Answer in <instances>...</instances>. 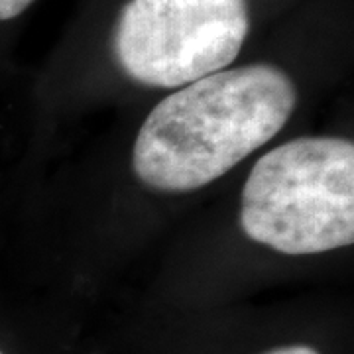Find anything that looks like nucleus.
Returning a JSON list of instances; mask_svg holds the SVG:
<instances>
[{"label":"nucleus","mask_w":354,"mask_h":354,"mask_svg":"<svg viewBox=\"0 0 354 354\" xmlns=\"http://www.w3.org/2000/svg\"><path fill=\"white\" fill-rule=\"evenodd\" d=\"M295 104L297 88L274 65L197 79L148 114L134 144V171L156 191L201 189L274 138Z\"/></svg>","instance_id":"nucleus-1"},{"label":"nucleus","mask_w":354,"mask_h":354,"mask_svg":"<svg viewBox=\"0 0 354 354\" xmlns=\"http://www.w3.org/2000/svg\"><path fill=\"white\" fill-rule=\"evenodd\" d=\"M241 227L254 242L290 256L354 242V144L295 138L254 164L241 199Z\"/></svg>","instance_id":"nucleus-2"},{"label":"nucleus","mask_w":354,"mask_h":354,"mask_svg":"<svg viewBox=\"0 0 354 354\" xmlns=\"http://www.w3.org/2000/svg\"><path fill=\"white\" fill-rule=\"evenodd\" d=\"M248 30V0H130L113 50L140 85L185 87L232 64Z\"/></svg>","instance_id":"nucleus-3"},{"label":"nucleus","mask_w":354,"mask_h":354,"mask_svg":"<svg viewBox=\"0 0 354 354\" xmlns=\"http://www.w3.org/2000/svg\"><path fill=\"white\" fill-rule=\"evenodd\" d=\"M34 0H0V20H10L24 12Z\"/></svg>","instance_id":"nucleus-4"},{"label":"nucleus","mask_w":354,"mask_h":354,"mask_svg":"<svg viewBox=\"0 0 354 354\" xmlns=\"http://www.w3.org/2000/svg\"><path fill=\"white\" fill-rule=\"evenodd\" d=\"M266 354H319L315 348L311 346H305V344H293V346H281L276 351H270Z\"/></svg>","instance_id":"nucleus-5"},{"label":"nucleus","mask_w":354,"mask_h":354,"mask_svg":"<svg viewBox=\"0 0 354 354\" xmlns=\"http://www.w3.org/2000/svg\"><path fill=\"white\" fill-rule=\"evenodd\" d=\"M0 354H2V353H0Z\"/></svg>","instance_id":"nucleus-6"}]
</instances>
